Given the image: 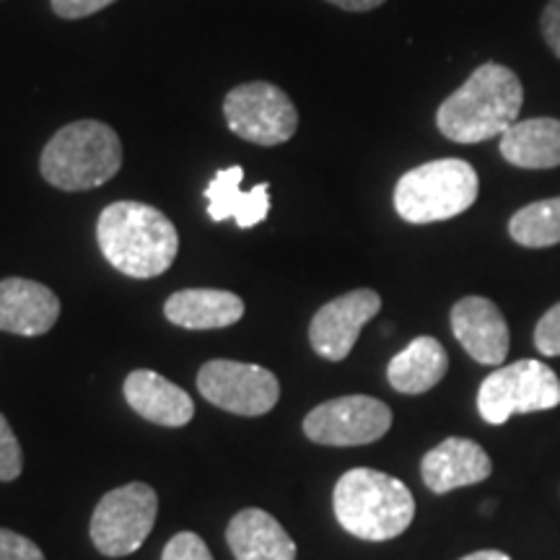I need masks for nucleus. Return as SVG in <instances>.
Returning a JSON list of instances; mask_svg holds the SVG:
<instances>
[{
  "instance_id": "5701e85b",
  "label": "nucleus",
  "mask_w": 560,
  "mask_h": 560,
  "mask_svg": "<svg viewBox=\"0 0 560 560\" xmlns=\"http://www.w3.org/2000/svg\"><path fill=\"white\" fill-rule=\"evenodd\" d=\"M161 560H213L206 540L195 532H179L166 542Z\"/></svg>"
},
{
  "instance_id": "393cba45",
  "label": "nucleus",
  "mask_w": 560,
  "mask_h": 560,
  "mask_svg": "<svg viewBox=\"0 0 560 560\" xmlns=\"http://www.w3.org/2000/svg\"><path fill=\"white\" fill-rule=\"evenodd\" d=\"M0 560H45V552L30 537L0 527Z\"/></svg>"
},
{
  "instance_id": "9b49d317",
  "label": "nucleus",
  "mask_w": 560,
  "mask_h": 560,
  "mask_svg": "<svg viewBox=\"0 0 560 560\" xmlns=\"http://www.w3.org/2000/svg\"><path fill=\"white\" fill-rule=\"evenodd\" d=\"M382 310V296L371 289H355L327 301L310 322V342L314 353L327 361H346L363 325Z\"/></svg>"
},
{
  "instance_id": "4468645a",
  "label": "nucleus",
  "mask_w": 560,
  "mask_h": 560,
  "mask_svg": "<svg viewBox=\"0 0 560 560\" xmlns=\"http://www.w3.org/2000/svg\"><path fill=\"white\" fill-rule=\"evenodd\" d=\"M493 472V462L480 444L470 439H446L425 454L420 462V475H423L425 488L436 495L450 493V490L478 486Z\"/></svg>"
},
{
  "instance_id": "9d476101",
  "label": "nucleus",
  "mask_w": 560,
  "mask_h": 560,
  "mask_svg": "<svg viewBox=\"0 0 560 560\" xmlns=\"http://www.w3.org/2000/svg\"><path fill=\"white\" fill-rule=\"evenodd\" d=\"M392 410L376 397L348 395L327 400L304 418L306 439L322 446H363L387 436Z\"/></svg>"
},
{
  "instance_id": "dca6fc26",
  "label": "nucleus",
  "mask_w": 560,
  "mask_h": 560,
  "mask_svg": "<svg viewBox=\"0 0 560 560\" xmlns=\"http://www.w3.org/2000/svg\"><path fill=\"white\" fill-rule=\"evenodd\" d=\"M226 542L236 560H296V542L262 509H242L229 522Z\"/></svg>"
},
{
  "instance_id": "2eb2a0df",
  "label": "nucleus",
  "mask_w": 560,
  "mask_h": 560,
  "mask_svg": "<svg viewBox=\"0 0 560 560\" xmlns=\"http://www.w3.org/2000/svg\"><path fill=\"white\" fill-rule=\"evenodd\" d=\"M122 392L125 400L140 418L164 425V429H182L195 416L192 397L156 371H132L122 384Z\"/></svg>"
},
{
  "instance_id": "bb28decb",
  "label": "nucleus",
  "mask_w": 560,
  "mask_h": 560,
  "mask_svg": "<svg viewBox=\"0 0 560 560\" xmlns=\"http://www.w3.org/2000/svg\"><path fill=\"white\" fill-rule=\"evenodd\" d=\"M540 26L545 42H548L552 55L560 60V0H550V3L545 5Z\"/></svg>"
},
{
  "instance_id": "412c9836",
  "label": "nucleus",
  "mask_w": 560,
  "mask_h": 560,
  "mask_svg": "<svg viewBox=\"0 0 560 560\" xmlns=\"http://www.w3.org/2000/svg\"><path fill=\"white\" fill-rule=\"evenodd\" d=\"M509 236L527 249H545L560 244V195L529 202L516 210L509 221Z\"/></svg>"
},
{
  "instance_id": "6ab92c4d",
  "label": "nucleus",
  "mask_w": 560,
  "mask_h": 560,
  "mask_svg": "<svg viewBox=\"0 0 560 560\" xmlns=\"http://www.w3.org/2000/svg\"><path fill=\"white\" fill-rule=\"evenodd\" d=\"M499 151L516 170H556L560 166V120H516L501 136Z\"/></svg>"
},
{
  "instance_id": "423d86ee",
  "label": "nucleus",
  "mask_w": 560,
  "mask_h": 560,
  "mask_svg": "<svg viewBox=\"0 0 560 560\" xmlns=\"http://www.w3.org/2000/svg\"><path fill=\"white\" fill-rule=\"evenodd\" d=\"M159 516V495L149 482L109 490L91 516V542L107 558H125L149 540Z\"/></svg>"
},
{
  "instance_id": "20e7f679",
  "label": "nucleus",
  "mask_w": 560,
  "mask_h": 560,
  "mask_svg": "<svg viewBox=\"0 0 560 560\" xmlns=\"http://www.w3.org/2000/svg\"><path fill=\"white\" fill-rule=\"evenodd\" d=\"M120 166V138L100 120H79L60 128L39 159L42 177L62 192H83L107 185Z\"/></svg>"
},
{
  "instance_id": "6e6552de",
  "label": "nucleus",
  "mask_w": 560,
  "mask_h": 560,
  "mask_svg": "<svg viewBox=\"0 0 560 560\" xmlns=\"http://www.w3.org/2000/svg\"><path fill=\"white\" fill-rule=\"evenodd\" d=\"M223 117L234 136L255 145H280L299 130V109L291 96L268 81L231 89L223 100Z\"/></svg>"
},
{
  "instance_id": "f03ea898",
  "label": "nucleus",
  "mask_w": 560,
  "mask_h": 560,
  "mask_svg": "<svg viewBox=\"0 0 560 560\" xmlns=\"http://www.w3.org/2000/svg\"><path fill=\"white\" fill-rule=\"evenodd\" d=\"M96 242L112 268L140 280L164 276L179 252L174 223L159 208L136 200L112 202L102 210Z\"/></svg>"
},
{
  "instance_id": "cd10ccee",
  "label": "nucleus",
  "mask_w": 560,
  "mask_h": 560,
  "mask_svg": "<svg viewBox=\"0 0 560 560\" xmlns=\"http://www.w3.org/2000/svg\"><path fill=\"white\" fill-rule=\"evenodd\" d=\"M327 3L338 5L342 11H353V13H363V11H374L380 5L387 3V0H327Z\"/></svg>"
},
{
  "instance_id": "7ed1b4c3",
  "label": "nucleus",
  "mask_w": 560,
  "mask_h": 560,
  "mask_svg": "<svg viewBox=\"0 0 560 560\" xmlns=\"http://www.w3.org/2000/svg\"><path fill=\"white\" fill-rule=\"evenodd\" d=\"M332 509L348 535L366 542H387L412 524L416 499L402 480L371 467H355L335 486Z\"/></svg>"
},
{
  "instance_id": "aec40b11",
  "label": "nucleus",
  "mask_w": 560,
  "mask_h": 560,
  "mask_svg": "<svg viewBox=\"0 0 560 560\" xmlns=\"http://www.w3.org/2000/svg\"><path fill=\"white\" fill-rule=\"evenodd\" d=\"M446 371H450V355L444 346L436 338L420 335L389 361L387 380L400 395H423L444 380Z\"/></svg>"
},
{
  "instance_id": "0eeeda50",
  "label": "nucleus",
  "mask_w": 560,
  "mask_h": 560,
  "mask_svg": "<svg viewBox=\"0 0 560 560\" xmlns=\"http://www.w3.org/2000/svg\"><path fill=\"white\" fill-rule=\"evenodd\" d=\"M558 405V374L548 363L532 359L495 369L478 389V410L490 425H503L516 412L552 410Z\"/></svg>"
},
{
  "instance_id": "a878e982",
  "label": "nucleus",
  "mask_w": 560,
  "mask_h": 560,
  "mask_svg": "<svg viewBox=\"0 0 560 560\" xmlns=\"http://www.w3.org/2000/svg\"><path fill=\"white\" fill-rule=\"evenodd\" d=\"M52 11L60 19H86L91 13H100L117 0H50Z\"/></svg>"
},
{
  "instance_id": "c85d7f7f",
  "label": "nucleus",
  "mask_w": 560,
  "mask_h": 560,
  "mask_svg": "<svg viewBox=\"0 0 560 560\" xmlns=\"http://www.w3.org/2000/svg\"><path fill=\"white\" fill-rule=\"evenodd\" d=\"M459 560H511V558L501 550H478V552H470V556H465Z\"/></svg>"
},
{
  "instance_id": "b1692460",
  "label": "nucleus",
  "mask_w": 560,
  "mask_h": 560,
  "mask_svg": "<svg viewBox=\"0 0 560 560\" xmlns=\"http://www.w3.org/2000/svg\"><path fill=\"white\" fill-rule=\"evenodd\" d=\"M535 346L542 355L556 359L560 355V304L542 314V319L535 327Z\"/></svg>"
},
{
  "instance_id": "4be33fe9",
  "label": "nucleus",
  "mask_w": 560,
  "mask_h": 560,
  "mask_svg": "<svg viewBox=\"0 0 560 560\" xmlns=\"http://www.w3.org/2000/svg\"><path fill=\"white\" fill-rule=\"evenodd\" d=\"M21 470H24V454H21V444L16 433L9 425L3 412H0V482L16 480Z\"/></svg>"
},
{
  "instance_id": "f8f14e48",
  "label": "nucleus",
  "mask_w": 560,
  "mask_h": 560,
  "mask_svg": "<svg viewBox=\"0 0 560 560\" xmlns=\"http://www.w3.org/2000/svg\"><path fill=\"white\" fill-rule=\"evenodd\" d=\"M452 332L482 366H501L509 355L506 317L486 296H465L452 306Z\"/></svg>"
},
{
  "instance_id": "f257e3e1",
  "label": "nucleus",
  "mask_w": 560,
  "mask_h": 560,
  "mask_svg": "<svg viewBox=\"0 0 560 560\" xmlns=\"http://www.w3.org/2000/svg\"><path fill=\"white\" fill-rule=\"evenodd\" d=\"M522 102L520 75L501 62H482L470 79L441 102L436 128L452 143H486L490 138H501L520 120Z\"/></svg>"
},
{
  "instance_id": "f3484780",
  "label": "nucleus",
  "mask_w": 560,
  "mask_h": 560,
  "mask_svg": "<svg viewBox=\"0 0 560 560\" xmlns=\"http://www.w3.org/2000/svg\"><path fill=\"white\" fill-rule=\"evenodd\" d=\"M244 170L242 166H229L210 179L206 187L208 219L223 223L229 219L236 221L240 229H255L270 213V185H257L249 192L242 190Z\"/></svg>"
},
{
  "instance_id": "ddd939ff",
  "label": "nucleus",
  "mask_w": 560,
  "mask_h": 560,
  "mask_svg": "<svg viewBox=\"0 0 560 560\" xmlns=\"http://www.w3.org/2000/svg\"><path fill=\"white\" fill-rule=\"evenodd\" d=\"M60 317V299L45 283L26 278L0 280V332L39 338Z\"/></svg>"
},
{
  "instance_id": "39448f33",
  "label": "nucleus",
  "mask_w": 560,
  "mask_h": 560,
  "mask_svg": "<svg viewBox=\"0 0 560 560\" xmlns=\"http://www.w3.org/2000/svg\"><path fill=\"white\" fill-rule=\"evenodd\" d=\"M480 179L465 159L425 161L395 185V210L402 221L436 223L470 210L478 200Z\"/></svg>"
},
{
  "instance_id": "1a4fd4ad",
  "label": "nucleus",
  "mask_w": 560,
  "mask_h": 560,
  "mask_svg": "<svg viewBox=\"0 0 560 560\" xmlns=\"http://www.w3.org/2000/svg\"><path fill=\"white\" fill-rule=\"evenodd\" d=\"M198 389L210 405L244 418L265 416L280 400V382L270 369L229 359L202 363Z\"/></svg>"
},
{
  "instance_id": "a211bd4d",
  "label": "nucleus",
  "mask_w": 560,
  "mask_h": 560,
  "mask_svg": "<svg viewBox=\"0 0 560 560\" xmlns=\"http://www.w3.org/2000/svg\"><path fill=\"white\" fill-rule=\"evenodd\" d=\"M164 314L182 330H221L244 317V301L221 289H185L166 299Z\"/></svg>"
}]
</instances>
